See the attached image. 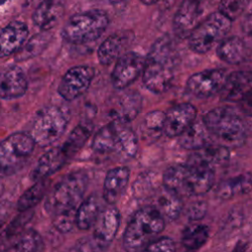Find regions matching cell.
I'll list each match as a JSON object with an SVG mask.
<instances>
[{"label":"cell","instance_id":"cell-42","mask_svg":"<svg viewBox=\"0 0 252 252\" xmlns=\"http://www.w3.org/2000/svg\"><path fill=\"white\" fill-rule=\"evenodd\" d=\"M12 204L9 201L0 202V229L4 226L12 212Z\"/></svg>","mask_w":252,"mask_h":252},{"label":"cell","instance_id":"cell-34","mask_svg":"<svg viewBox=\"0 0 252 252\" xmlns=\"http://www.w3.org/2000/svg\"><path fill=\"white\" fill-rule=\"evenodd\" d=\"M92 133V128L80 124L76 126L72 132L69 134L67 140L62 145L63 150L71 158L75 154H77L80 149L86 144Z\"/></svg>","mask_w":252,"mask_h":252},{"label":"cell","instance_id":"cell-36","mask_svg":"<svg viewBox=\"0 0 252 252\" xmlns=\"http://www.w3.org/2000/svg\"><path fill=\"white\" fill-rule=\"evenodd\" d=\"M49 35L50 34H47L46 32H43V33L36 34L31 37L27 42H25L22 48L18 51L17 59L20 61H23L38 55L46 46L50 38Z\"/></svg>","mask_w":252,"mask_h":252},{"label":"cell","instance_id":"cell-6","mask_svg":"<svg viewBox=\"0 0 252 252\" xmlns=\"http://www.w3.org/2000/svg\"><path fill=\"white\" fill-rule=\"evenodd\" d=\"M108 15L99 9L88 10L72 15L62 29L63 38L73 44H84L96 40L106 31Z\"/></svg>","mask_w":252,"mask_h":252},{"label":"cell","instance_id":"cell-29","mask_svg":"<svg viewBox=\"0 0 252 252\" xmlns=\"http://www.w3.org/2000/svg\"><path fill=\"white\" fill-rule=\"evenodd\" d=\"M211 134L203 119H196L194 123L178 137V142L182 148L194 152L208 146Z\"/></svg>","mask_w":252,"mask_h":252},{"label":"cell","instance_id":"cell-39","mask_svg":"<svg viewBox=\"0 0 252 252\" xmlns=\"http://www.w3.org/2000/svg\"><path fill=\"white\" fill-rule=\"evenodd\" d=\"M175 245L171 238L160 237L154 240L140 252H174Z\"/></svg>","mask_w":252,"mask_h":252},{"label":"cell","instance_id":"cell-1","mask_svg":"<svg viewBox=\"0 0 252 252\" xmlns=\"http://www.w3.org/2000/svg\"><path fill=\"white\" fill-rule=\"evenodd\" d=\"M178 56L172 39L168 35L158 38L145 58L143 83L154 94L166 92L174 79Z\"/></svg>","mask_w":252,"mask_h":252},{"label":"cell","instance_id":"cell-18","mask_svg":"<svg viewBox=\"0 0 252 252\" xmlns=\"http://www.w3.org/2000/svg\"><path fill=\"white\" fill-rule=\"evenodd\" d=\"M28 26L21 21H13L0 31V58L18 52L28 39Z\"/></svg>","mask_w":252,"mask_h":252},{"label":"cell","instance_id":"cell-23","mask_svg":"<svg viewBox=\"0 0 252 252\" xmlns=\"http://www.w3.org/2000/svg\"><path fill=\"white\" fill-rule=\"evenodd\" d=\"M28 89V80L23 70L17 66L0 71V97L5 99L18 98Z\"/></svg>","mask_w":252,"mask_h":252},{"label":"cell","instance_id":"cell-19","mask_svg":"<svg viewBox=\"0 0 252 252\" xmlns=\"http://www.w3.org/2000/svg\"><path fill=\"white\" fill-rule=\"evenodd\" d=\"M150 206L155 208L165 220H176L182 211L181 197L163 185L151 195Z\"/></svg>","mask_w":252,"mask_h":252},{"label":"cell","instance_id":"cell-32","mask_svg":"<svg viewBox=\"0 0 252 252\" xmlns=\"http://www.w3.org/2000/svg\"><path fill=\"white\" fill-rule=\"evenodd\" d=\"M252 189V175L242 174L223 181L218 187V195L221 199H228L234 195L244 194Z\"/></svg>","mask_w":252,"mask_h":252},{"label":"cell","instance_id":"cell-41","mask_svg":"<svg viewBox=\"0 0 252 252\" xmlns=\"http://www.w3.org/2000/svg\"><path fill=\"white\" fill-rule=\"evenodd\" d=\"M242 32L246 38V41L252 45V9L249 10L244 16L242 22Z\"/></svg>","mask_w":252,"mask_h":252},{"label":"cell","instance_id":"cell-48","mask_svg":"<svg viewBox=\"0 0 252 252\" xmlns=\"http://www.w3.org/2000/svg\"><path fill=\"white\" fill-rule=\"evenodd\" d=\"M0 108H1V104H0Z\"/></svg>","mask_w":252,"mask_h":252},{"label":"cell","instance_id":"cell-13","mask_svg":"<svg viewBox=\"0 0 252 252\" xmlns=\"http://www.w3.org/2000/svg\"><path fill=\"white\" fill-rule=\"evenodd\" d=\"M197 118V110L189 102L171 106L164 116L163 133L169 138L179 137Z\"/></svg>","mask_w":252,"mask_h":252},{"label":"cell","instance_id":"cell-43","mask_svg":"<svg viewBox=\"0 0 252 252\" xmlns=\"http://www.w3.org/2000/svg\"><path fill=\"white\" fill-rule=\"evenodd\" d=\"M242 110L252 117V93L239 102Z\"/></svg>","mask_w":252,"mask_h":252},{"label":"cell","instance_id":"cell-2","mask_svg":"<svg viewBox=\"0 0 252 252\" xmlns=\"http://www.w3.org/2000/svg\"><path fill=\"white\" fill-rule=\"evenodd\" d=\"M215 170L189 163L169 166L162 175V185L179 197L200 196L213 186Z\"/></svg>","mask_w":252,"mask_h":252},{"label":"cell","instance_id":"cell-45","mask_svg":"<svg viewBox=\"0 0 252 252\" xmlns=\"http://www.w3.org/2000/svg\"><path fill=\"white\" fill-rule=\"evenodd\" d=\"M175 0H159V4H162L164 6H169L171 5Z\"/></svg>","mask_w":252,"mask_h":252},{"label":"cell","instance_id":"cell-44","mask_svg":"<svg viewBox=\"0 0 252 252\" xmlns=\"http://www.w3.org/2000/svg\"><path fill=\"white\" fill-rule=\"evenodd\" d=\"M105 1H107L111 5H120L127 2L128 0H105Z\"/></svg>","mask_w":252,"mask_h":252},{"label":"cell","instance_id":"cell-12","mask_svg":"<svg viewBox=\"0 0 252 252\" xmlns=\"http://www.w3.org/2000/svg\"><path fill=\"white\" fill-rule=\"evenodd\" d=\"M227 74L222 69H208L193 74L186 83L187 92L199 98H207L220 94Z\"/></svg>","mask_w":252,"mask_h":252},{"label":"cell","instance_id":"cell-7","mask_svg":"<svg viewBox=\"0 0 252 252\" xmlns=\"http://www.w3.org/2000/svg\"><path fill=\"white\" fill-rule=\"evenodd\" d=\"M69 120L70 112L67 108L57 105L43 107L35 114L30 135L35 145L48 147L64 134Z\"/></svg>","mask_w":252,"mask_h":252},{"label":"cell","instance_id":"cell-33","mask_svg":"<svg viewBox=\"0 0 252 252\" xmlns=\"http://www.w3.org/2000/svg\"><path fill=\"white\" fill-rule=\"evenodd\" d=\"M209 238V228L207 225L194 223L186 226L182 231L181 242L188 250H196L202 247Z\"/></svg>","mask_w":252,"mask_h":252},{"label":"cell","instance_id":"cell-16","mask_svg":"<svg viewBox=\"0 0 252 252\" xmlns=\"http://www.w3.org/2000/svg\"><path fill=\"white\" fill-rule=\"evenodd\" d=\"M120 224V213L113 206L105 207L94 225L92 237L105 249L114 239Z\"/></svg>","mask_w":252,"mask_h":252},{"label":"cell","instance_id":"cell-31","mask_svg":"<svg viewBox=\"0 0 252 252\" xmlns=\"http://www.w3.org/2000/svg\"><path fill=\"white\" fill-rule=\"evenodd\" d=\"M49 182L47 179L34 182L29 189H27L19 198L17 202V209L19 212H27L37 205L41 199L47 194Z\"/></svg>","mask_w":252,"mask_h":252},{"label":"cell","instance_id":"cell-24","mask_svg":"<svg viewBox=\"0 0 252 252\" xmlns=\"http://www.w3.org/2000/svg\"><path fill=\"white\" fill-rule=\"evenodd\" d=\"M130 177V170L126 166H117L109 169L103 182V200L114 205L125 192Z\"/></svg>","mask_w":252,"mask_h":252},{"label":"cell","instance_id":"cell-35","mask_svg":"<svg viewBox=\"0 0 252 252\" xmlns=\"http://www.w3.org/2000/svg\"><path fill=\"white\" fill-rule=\"evenodd\" d=\"M165 113L159 110L149 112L142 123V133L148 139H157L163 133Z\"/></svg>","mask_w":252,"mask_h":252},{"label":"cell","instance_id":"cell-26","mask_svg":"<svg viewBox=\"0 0 252 252\" xmlns=\"http://www.w3.org/2000/svg\"><path fill=\"white\" fill-rule=\"evenodd\" d=\"M121 122L112 121L101 127L94 135L92 143L93 150L97 154H119V128Z\"/></svg>","mask_w":252,"mask_h":252},{"label":"cell","instance_id":"cell-10","mask_svg":"<svg viewBox=\"0 0 252 252\" xmlns=\"http://www.w3.org/2000/svg\"><path fill=\"white\" fill-rule=\"evenodd\" d=\"M94 77V70L88 65L71 67L62 77L58 94L66 100H74L83 95L90 88Z\"/></svg>","mask_w":252,"mask_h":252},{"label":"cell","instance_id":"cell-4","mask_svg":"<svg viewBox=\"0 0 252 252\" xmlns=\"http://www.w3.org/2000/svg\"><path fill=\"white\" fill-rule=\"evenodd\" d=\"M89 184L88 175L82 171L71 172L62 177L47 193L44 207L51 216L77 212Z\"/></svg>","mask_w":252,"mask_h":252},{"label":"cell","instance_id":"cell-38","mask_svg":"<svg viewBox=\"0 0 252 252\" xmlns=\"http://www.w3.org/2000/svg\"><path fill=\"white\" fill-rule=\"evenodd\" d=\"M219 2V11L233 21L244 12L250 0H220Z\"/></svg>","mask_w":252,"mask_h":252},{"label":"cell","instance_id":"cell-11","mask_svg":"<svg viewBox=\"0 0 252 252\" xmlns=\"http://www.w3.org/2000/svg\"><path fill=\"white\" fill-rule=\"evenodd\" d=\"M145 57L141 54L128 51L121 55L115 62L111 73V83L118 91L127 89L138 77L143 74Z\"/></svg>","mask_w":252,"mask_h":252},{"label":"cell","instance_id":"cell-9","mask_svg":"<svg viewBox=\"0 0 252 252\" xmlns=\"http://www.w3.org/2000/svg\"><path fill=\"white\" fill-rule=\"evenodd\" d=\"M35 143L27 133H14L0 142V172L11 174L20 170L34 150Z\"/></svg>","mask_w":252,"mask_h":252},{"label":"cell","instance_id":"cell-21","mask_svg":"<svg viewBox=\"0 0 252 252\" xmlns=\"http://www.w3.org/2000/svg\"><path fill=\"white\" fill-rule=\"evenodd\" d=\"M142 109V96L136 91L122 92L111 107V116L113 121L124 124L134 120Z\"/></svg>","mask_w":252,"mask_h":252},{"label":"cell","instance_id":"cell-14","mask_svg":"<svg viewBox=\"0 0 252 252\" xmlns=\"http://www.w3.org/2000/svg\"><path fill=\"white\" fill-rule=\"evenodd\" d=\"M202 0H183L173 17V32L178 37H186L192 33L200 23Z\"/></svg>","mask_w":252,"mask_h":252},{"label":"cell","instance_id":"cell-22","mask_svg":"<svg viewBox=\"0 0 252 252\" xmlns=\"http://www.w3.org/2000/svg\"><path fill=\"white\" fill-rule=\"evenodd\" d=\"M68 159L69 157L62 146L50 149L38 158L35 166L32 170V179L34 182L47 179L50 175L62 168Z\"/></svg>","mask_w":252,"mask_h":252},{"label":"cell","instance_id":"cell-15","mask_svg":"<svg viewBox=\"0 0 252 252\" xmlns=\"http://www.w3.org/2000/svg\"><path fill=\"white\" fill-rule=\"evenodd\" d=\"M252 93V72L236 71L227 75L220 93L222 100L240 102Z\"/></svg>","mask_w":252,"mask_h":252},{"label":"cell","instance_id":"cell-40","mask_svg":"<svg viewBox=\"0 0 252 252\" xmlns=\"http://www.w3.org/2000/svg\"><path fill=\"white\" fill-rule=\"evenodd\" d=\"M206 209H207L206 203H204L202 201L192 203L191 206L187 210V217L190 220H198L202 219L205 216Z\"/></svg>","mask_w":252,"mask_h":252},{"label":"cell","instance_id":"cell-30","mask_svg":"<svg viewBox=\"0 0 252 252\" xmlns=\"http://www.w3.org/2000/svg\"><path fill=\"white\" fill-rule=\"evenodd\" d=\"M43 240L38 232L27 229L0 252H43Z\"/></svg>","mask_w":252,"mask_h":252},{"label":"cell","instance_id":"cell-5","mask_svg":"<svg viewBox=\"0 0 252 252\" xmlns=\"http://www.w3.org/2000/svg\"><path fill=\"white\" fill-rule=\"evenodd\" d=\"M202 119L211 136L215 137L220 146L235 148L244 144L247 137L244 121L231 108H214L207 112Z\"/></svg>","mask_w":252,"mask_h":252},{"label":"cell","instance_id":"cell-47","mask_svg":"<svg viewBox=\"0 0 252 252\" xmlns=\"http://www.w3.org/2000/svg\"><path fill=\"white\" fill-rule=\"evenodd\" d=\"M7 0H0V5H3Z\"/></svg>","mask_w":252,"mask_h":252},{"label":"cell","instance_id":"cell-46","mask_svg":"<svg viewBox=\"0 0 252 252\" xmlns=\"http://www.w3.org/2000/svg\"><path fill=\"white\" fill-rule=\"evenodd\" d=\"M3 191H4V187H3V185L0 183V197H1L2 193H3Z\"/></svg>","mask_w":252,"mask_h":252},{"label":"cell","instance_id":"cell-25","mask_svg":"<svg viewBox=\"0 0 252 252\" xmlns=\"http://www.w3.org/2000/svg\"><path fill=\"white\" fill-rule=\"evenodd\" d=\"M229 155L227 148L222 146H211L208 145L200 150L194 151L187 163L193 165L204 166L215 170L216 167L224 164L228 160Z\"/></svg>","mask_w":252,"mask_h":252},{"label":"cell","instance_id":"cell-37","mask_svg":"<svg viewBox=\"0 0 252 252\" xmlns=\"http://www.w3.org/2000/svg\"><path fill=\"white\" fill-rule=\"evenodd\" d=\"M119 142L120 150L119 155L131 158H134L138 151V139L135 132L126 126V124L121 123L119 129Z\"/></svg>","mask_w":252,"mask_h":252},{"label":"cell","instance_id":"cell-8","mask_svg":"<svg viewBox=\"0 0 252 252\" xmlns=\"http://www.w3.org/2000/svg\"><path fill=\"white\" fill-rule=\"evenodd\" d=\"M230 27L231 21L220 11L210 14L199 23L189 35V48L200 54L209 52L226 37Z\"/></svg>","mask_w":252,"mask_h":252},{"label":"cell","instance_id":"cell-28","mask_svg":"<svg viewBox=\"0 0 252 252\" xmlns=\"http://www.w3.org/2000/svg\"><path fill=\"white\" fill-rule=\"evenodd\" d=\"M247 54V45L238 36H226L217 46V55L227 64H240L246 59Z\"/></svg>","mask_w":252,"mask_h":252},{"label":"cell","instance_id":"cell-20","mask_svg":"<svg viewBox=\"0 0 252 252\" xmlns=\"http://www.w3.org/2000/svg\"><path fill=\"white\" fill-rule=\"evenodd\" d=\"M64 11V0H42L32 13V23L40 31L48 32L62 19Z\"/></svg>","mask_w":252,"mask_h":252},{"label":"cell","instance_id":"cell-27","mask_svg":"<svg viewBox=\"0 0 252 252\" xmlns=\"http://www.w3.org/2000/svg\"><path fill=\"white\" fill-rule=\"evenodd\" d=\"M103 201L96 194H93L83 200L78 208L76 219V224L80 229L87 230L94 227L105 208Z\"/></svg>","mask_w":252,"mask_h":252},{"label":"cell","instance_id":"cell-17","mask_svg":"<svg viewBox=\"0 0 252 252\" xmlns=\"http://www.w3.org/2000/svg\"><path fill=\"white\" fill-rule=\"evenodd\" d=\"M134 34L129 31H120L107 36L97 49V59L101 65H110L123 55L131 44Z\"/></svg>","mask_w":252,"mask_h":252},{"label":"cell","instance_id":"cell-3","mask_svg":"<svg viewBox=\"0 0 252 252\" xmlns=\"http://www.w3.org/2000/svg\"><path fill=\"white\" fill-rule=\"evenodd\" d=\"M165 220L152 206L139 209L129 220L123 235V247L127 252H140L163 230Z\"/></svg>","mask_w":252,"mask_h":252}]
</instances>
